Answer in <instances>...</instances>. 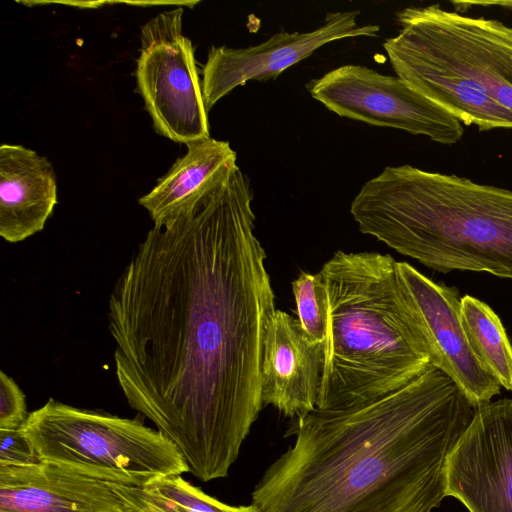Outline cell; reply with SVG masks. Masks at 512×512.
<instances>
[{"label": "cell", "mask_w": 512, "mask_h": 512, "mask_svg": "<svg viewBox=\"0 0 512 512\" xmlns=\"http://www.w3.org/2000/svg\"><path fill=\"white\" fill-rule=\"evenodd\" d=\"M253 192L236 161L148 231L108 301L115 374L203 482L226 477L263 407L276 311Z\"/></svg>", "instance_id": "1"}, {"label": "cell", "mask_w": 512, "mask_h": 512, "mask_svg": "<svg viewBox=\"0 0 512 512\" xmlns=\"http://www.w3.org/2000/svg\"><path fill=\"white\" fill-rule=\"evenodd\" d=\"M476 407L431 366L405 387L355 406L315 409L252 492L260 512H431Z\"/></svg>", "instance_id": "2"}, {"label": "cell", "mask_w": 512, "mask_h": 512, "mask_svg": "<svg viewBox=\"0 0 512 512\" xmlns=\"http://www.w3.org/2000/svg\"><path fill=\"white\" fill-rule=\"evenodd\" d=\"M359 230L441 273L512 279V191L411 165L388 166L354 197Z\"/></svg>", "instance_id": "3"}, {"label": "cell", "mask_w": 512, "mask_h": 512, "mask_svg": "<svg viewBox=\"0 0 512 512\" xmlns=\"http://www.w3.org/2000/svg\"><path fill=\"white\" fill-rule=\"evenodd\" d=\"M396 263L389 254L339 250L319 271L328 295L330 327L316 409L377 399L432 366L402 313Z\"/></svg>", "instance_id": "4"}, {"label": "cell", "mask_w": 512, "mask_h": 512, "mask_svg": "<svg viewBox=\"0 0 512 512\" xmlns=\"http://www.w3.org/2000/svg\"><path fill=\"white\" fill-rule=\"evenodd\" d=\"M383 43L396 75L465 125L512 129V27L439 4L397 13Z\"/></svg>", "instance_id": "5"}, {"label": "cell", "mask_w": 512, "mask_h": 512, "mask_svg": "<svg viewBox=\"0 0 512 512\" xmlns=\"http://www.w3.org/2000/svg\"><path fill=\"white\" fill-rule=\"evenodd\" d=\"M21 430L42 463L133 486L189 472L177 446L137 419L77 408L50 398Z\"/></svg>", "instance_id": "6"}, {"label": "cell", "mask_w": 512, "mask_h": 512, "mask_svg": "<svg viewBox=\"0 0 512 512\" xmlns=\"http://www.w3.org/2000/svg\"><path fill=\"white\" fill-rule=\"evenodd\" d=\"M183 12L177 6L142 26L136 79L156 132L188 144L210 132L194 47L182 31Z\"/></svg>", "instance_id": "7"}, {"label": "cell", "mask_w": 512, "mask_h": 512, "mask_svg": "<svg viewBox=\"0 0 512 512\" xmlns=\"http://www.w3.org/2000/svg\"><path fill=\"white\" fill-rule=\"evenodd\" d=\"M311 97L335 114L374 126L456 144L461 122L398 76L383 75L363 65L346 64L306 84Z\"/></svg>", "instance_id": "8"}, {"label": "cell", "mask_w": 512, "mask_h": 512, "mask_svg": "<svg viewBox=\"0 0 512 512\" xmlns=\"http://www.w3.org/2000/svg\"><path fill=\"white\" fill-rule=\"evenodd\" d=\"M399 302L407 325L430 364L447 375L477 408L501 386L475 358L460 320L458 289L436 283L407 262L396 263Z\"/></svg>", "instance_id": "9"}, {"label": "cell", "mask_w": 512, "mask_h": 512, "mask_svg": "<svg viewBox=\"0 0 512 512\" xmlns=\"http://www.w3.org/2000/svg\"><path fill=\"white\" fill-rule=\"evenodd\" d=\"M446 496L469 512H512V398L476 408L449 456Z\"/></svg>", "instance_id": "10"}, {"label": "cell", "mask_w": 512, "mask_h": 512, "mask_svg": "<svg viewBox=\"0 0 512 512\" xmlns=\"http://www.w3.org/2000/svg\"><path fill=\"white\" fill-rule=\"evenodd\" d=\"M358 15V11L330 12L324 23L310 32L282 31L265 42L246 48L211 47L202 67L201 80L207 111L236 87L251 80L276 78L329 42L376 36L380 27L359 25Z\"/></svg>", "instance_id": "11"}, {"label": "cell", "mask_w": 512, "mask_h": 512, "mask_svg": "<svg viewBox=\"0 0 512 512\" xmlns=\"http://www.w3.org/2000/svg\"><path fill=\"white\" fill-rule=\"evenodd\" d=\"M325 350L310 344L297 319L276 309L264 339L261 396L284 416L302 418L317 408Z\"/></svg>", "instance_id": "12"}, {"label": "cell", "mask_w": 512, "mask_h": 512, "mask_svg": "<svg viewBox=\"0 0 512 512\" xmlns=\"http://www.w3.org/2000/svg\"><path fill=\"white\" fill-rule=\"evenodd\" d=\"M0 512H125L105 481L53 464L0 466Z\"/></svg>", "instance_id": "13"}, {"label": "cell", "mask_w": 512, "mask_h": 512, "mask_svg": "<svg viewBox=\"0 0 512 512\" xmlns=\"http://www.w3.org/2000/svg\"><path fill=\"white\" fill-rule=\"evenodd\" d=\"M57 204L54 169L22 145L0 147V236L21 242L44 228Z\"/></svg>", "instance_id": "14"}, {"label": "cell", "mask_w": 512, "mask_h": 512, "mask_svg": "<svg viewBox=\"0 0 512 512\" xmlns=\"http://www.w3.org/2000/svg\"><path fill=\"white\" fill-rule=\"evenodd\" d=\"M155 187L139 199L154 223L199 190L224 165L237 160L229 142L212 137L192 141Z\"/></svg>", "instance_id": "15"}, {"label": "cell", "mask_w": 512, "mask_h": 512, "mask_svg": "<svg viewBox=\"0 0 512 512\" xmlns=\"http://www.w3.org/2000/svg\"><path fill=\"white\" fill-rule=\"evenodd\" d=\"M460 320L477 361L501 387L512 391V345L498 315L485 302L465 295Z\"/></svg>", "instance_id": "16"}, {"label": "cell", "mask_w": 512, "mask_h": 512, "mask_svg": "<svg viewBox=\"0 0 512 512\" xmlns=\"http://www.w3.org/2000/svg\"><path fill=\"white\" fill-rule=\"evenodd\" d=\"M297 322L305 339L325 351L329 340L330 313L326 286L319 273L302 271L292 282Z\"/></svg>", "instance_id": "17"}, {"label": "cell", "mask_w": 512, "mask_h": 512, "mask_svg": "<svg viewBox=\"0 0 512 512\" xmlns=\"http://www.w3.org/2000/svg\"><path fill=\"white\" fill-rule=\"evenodd\" d=\"M146 486L174 501L187 512H260L253 504L238 507L224 504L186 481L181 475L170 476Z\"/></svg>", "instance_id": "18"}, {"label": "cell", "mask_w": 512, "mask_h": 512, "mask_svg": "<svg viewBox=\"0 0 512 512\" xmlns=\"http://www.w3.org/2000/svg\"><path fill=\"white\" fill-rule=\"evenodd\" d=\"M28 413L25 395L4 371L0 372V430H16L23 426Z\"/></svg>", "instance_id": "19"}, {"label": "cell", "mask_w": 512, "mask_h": 512, "mask_svg": "<svg viewBox=\"0 0 512 512\" xmlns=\"http://www.w3.org/2000/svg\"><path fill=\"white\" fill-rule=\"evenodd\" d=\"M41 463L21 428L0 430V466H31Z\"/></svg>", "instance_id": "20"}, {"label": "cell", "mask_w": 512, "mask_h": 512, "mask_svg": "<svg viewBox=\"0 0 512 512\" xmlns=\"http://www.w3.org/2000/svg\"><path fill=\"white\" fill-rule=\"evenodd\" d=\"M456 12H464L474 5L477 6H501L512 9V1H452Z\"/></svg>", "instance_id": "21"}]
</instances>
